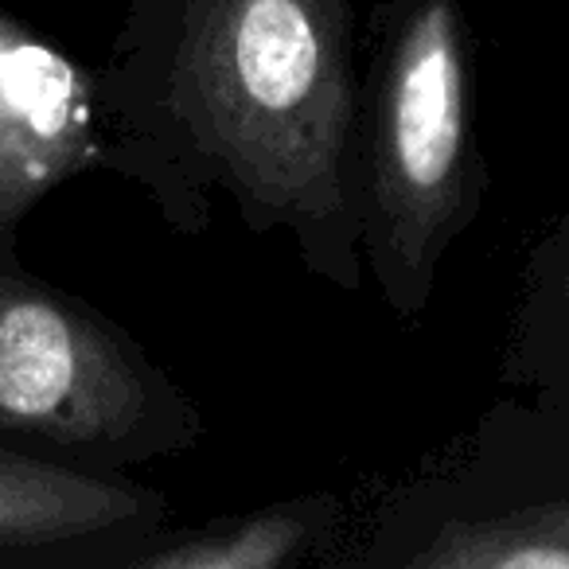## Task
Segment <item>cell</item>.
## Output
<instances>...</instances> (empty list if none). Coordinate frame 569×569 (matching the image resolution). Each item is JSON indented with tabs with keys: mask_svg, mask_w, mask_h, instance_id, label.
I'll return each mask as SVG.
<instances>
[{
	"mask_svg": "<svg viewBox=\"0 0 569 569\" xmlns=\"http://www.w3.org/2000/svg\"><path fill=\"white\" fill-rule=\"evenodd\" d=\"M160 102L199 180L359 284L348 0H168Z\"/></svg>",
	"mask_w": 569,
	"mask_h": 569,
	"instance_id": "obj_1",
	"label": "cell"
},
{
	"mask_svg": "<svg viewBox=\"0 0 569 569\" xmlns=\"http://www.w3.org/2000/svg\"><path fill=\"white\" fill-rule=\"evenodd\" d=\"M90 152V82L67 56L0 17V234Z\"/></svg>",
	"mask_w": 569,
	"mask_h": 569,
	"instance_id": "obj_4",
	"label": "cell"
},
{
	"mask_svg": "<svg viewBox=\"0 0 569 569\" xmlns=\"http://www.w3.org/2000/svg\"><path fill=\"white\" fill-rule=\"evenodd\" d=\"M558 305H561V328H566V336H569V261L561 266V281H558Z\"/></svg>",
	"mask_w": 569,
	"mask_h": 569,
	"instance_id": "obj_9",
	"label": "cell"
},
{
	"mask_svg": "<svg viewBox=\"0 0 569 569\" xmlns=\"http://www.w3.org/2000/svg\"><path fill=\"white\" fill-rule=\"evenodd\" d=\"M305 538H309V515L301 507H273L227 530H211L152 553L129 569H281L301 550Z\"/></svg>",
	"mask_w": 569,
	"mask_h": 569,
	"instance_id": "obj_6",
	"label": "cell"
},
{
	"mask_svg": "<svg viewBox=\"0 0 569 569\" xmlns=\"http://www.w3.org/2000/svg\"><path fill=\"white\" fill-rule=\"evenodd\" d=\"M164 387L90 309L0 281V429L63 449H121L157 421Z\"/></svg>",
	"mask_w": 569,
	"mask_h": 569,
	"instance_id": "obj_3",
	"label": "cell"
},
{
	"mask_svg": "<svg viewBox=\"0 0 569 569\" xmlns=\"http://www.w3.org/2000/svg\"><path fill=\"white\" fill-rule=\"evenodd\" d=\"M157 507L141 488L0 445V569H20L32 553L94 542L149 519Z\"/></svg>",
	"mask_w": 569,
	"mask_h": 569,
	"instance_id": "obj_5",
	"label": "cell"
},
{
	"mask_svg": "<svg viewBox=\"0 0 569 569\" xmlns=\"http://www.w3.org/2000/svg\"><path fill=\"white\" fill-rule=\"evenodd\" d=\"M406 569H569V542L515 519L452 522Z\"/></svg>",
	"mask_w": 569,
	"mask_h": 569,
	"instance_id": "obj_7",
	"label": "cell"
},
{
	"mask_svg": "<svg viewBox=\"0 0 569 569\" xmlns=\"http://www.w3.org/2000/svg\"><path fill=\"white\" fill-rule=\"evenodd\" d=\"M515 522H522V527L542 530V535L566 538V542H569V503H542V507H527V511L515 515Z\"/></svg>",
	"mask_w": 569,
	"mask_h": 569,
	"instance_id": "obj_8",
	"label": "cell"
},
{
	"mask_svg": "<svg viewBox=\"0 0 569 569\" xmlns=\"http://www.w3.org/2000/svg\"><path fill=\"white\" fill-rule=\"evenodd\" d=\"M480 203L457 0H398L371 71L359 246L398 312H421Z\"/></svg>",
	"mask_w": 569,
	"mask_h": 569,
	"instance_id": "obj_2",
	"label": "cell"
}]
</instances>
